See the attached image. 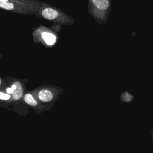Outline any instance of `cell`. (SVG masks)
I'll list each match as a JSON object with an SVG mask.
<instances>
[{"label": "cell", "instance_id": "6da1fadb", "mask_svg": "<svg viewBox=\"0 0 153 153\" xmlns=\"http://www.w3.org/2000/svg\"><path fill=\"white\" fill-rule=\"evenodd\" d=\"M38 97L41 101L44 102H50L53 99L54 94L51 91L49 90L44 89L39 92Z\"/></svg>", "mask_w": 153, "mask_h": 153}, {"label": "cell", "instance_id": "7a4b0ae2", "mask_svg": "<svg viewBox=\"0 0 153 153\" xmlns=\"http://www.w3.org/2000/svg\"><path fill=\"white\" fill-rule=\"evenodd\" d=\"M42 16L45 19L48 20H53L58 17L59 13L56 10L53 8H46L42 11Z\"/></svg>", "mask_w": 153, "mask_h": 153}, {"label": "cell", "instance_id": "3957f363", "mask_svg": "<svg viewBox=\"0 0 153 153\" xmlns=\"http://www.w3.org/2000/svg\"><path fill=\"white\" fill-rule=\"evenodd\" d=\"M42 37L45 43L48 45H53L56 42V36L51 33L43 32L42 33Z\"/></svg>", "mask_w": 153, "mask_h": 153}, {"label": "cell", "instance_id": "277c9868", "mask_svg": "<svg viewBox=\"0 0 153 153\" xmlns=\"http://www.w3.org/2000/svg\"><path fill=\"white\" fill-rule=\"evenodd\" d=\"M94 5L102 10H107L109 7L108 0H91Z\"/></svg>", "mask_w": 153, "mask_h": 153}, {"label": "cell", "instance_id": "5b68a950", "mask_svg": "<svg viewBox=\"0 0 153 153\" xmlns=\"http://www.w3.org/2000/svg\"><path fill=\"white\" fill-rule=\"evenodd\" d=\"M14 84L16 85V88L14 90L12 93V96L15 100H19L23 95V89L21 84L19 82H15Z\"/></svg>", "mask_w": 153, "mask_h": 153}, {"label": "cell", "instance_id": "8992f818", "mask_svg": "<svg viewBox=\"0 0 153 153\" xmlns=\"http://www.w3.org/2000/svg\"><path fill=\"white\" fill-rule=\"evenodd\" d=\"M134 98V96L133 94H131L130 93H128L127 91H125L123 93H122L120 95V99L122 102L129 103L131 102Z\"/></svg>", "mask_w": 153, "mask_h": 153}, {"label": "cell", "instance_id": "52a82bcc", "mask_svg": "<svg viewBox=\"0 0 153 153\" xmlns=\"http://www.w3.org/2000/svg\"><path fill=\"white\" fill-rule=\"evenodd\" d=\"M24 99H25V102L32 106H36L38 105L37 101L30 94H26L25 96Z\"/></svg>", "mask_w": 153, "mask_h": 153}, {"label": "cell", "instance_id": "ba28073f", "mask_svg": "<svg viewBox=\"0 0 153 153\" xmlns=\"http://www.w3.org/2000/svg\"><path fill=\"white\" fill-rule=\"evenodd\" d=\"M0 8L8 10H12L14 8V5L11 2L0 1Z\"/></svg>", "mask_w": 153, "mask_h": 153}, {"label": "cell", "instance_id": "9c48e42d", "mask_svg": "<svg viewBox=\"0 0 153 153\" xmlns=\"http://www.w3.org/2000/svg\"><path fill=\"white\" fill-rule=\"evenodd\" d=\"M10 98V96L8 94H5L4 93L0 92V99L2 100H8Z\"/></svg>", "mask_w": 153, "mask_h": 153}, {"label": "cell", "instance_id": "30bf717a", "mask_svg": "<svg viewBox=\"0 0 153 153\" xmlns=\"http://www.w3.org/2000/svg\"><path fill=\"white\" fill-rule=\"evenodd\" d=\"M6 91H7V92L8 93H12L13 92V91H14V89H13L12 87H11V88H7Z\"/></svg>", "mask_w": 153, "mask_h": 153}, {"label": "cell", "instance_id": "8fae6325", "mask_svg": "<svg viewBox=\"0 0 153 153\" xmlns=\"http://www.w3.org/2000/svg\"><path fill=\"white\" fill-rule=\"evenodd\" d=\"M151 135H152V139H153V130H151Z\"/></svg>", "mask_w": 153, "mask_h": 153}, {"label": "cell", "instance_id": "7c38bea8", "mask_svg": "<svg viewBox=\"0 0 153 153\" xmlns=\"http://www.w3.org/2000/svg\"><path fill=\"white\" fill-rule=\"evenodd\" d=\"M8 0H0L1 2H7Z\"/></svg>", "mask_w": 153, "mask_h": 153}, {"label": "cell", "instance_id": "4fadbf2b", "mask_svg": "<svg viewBox=\"0 0 153 153\" xmlns=\"http://www.w3.org/2000/svg\"><path fill=\"white\" fill-rule=\"evenodd\" d=\"M1 79H0V85H1Z\"/></svg>", "mask_w": 153, "mask_h": 153}]
</instances>
